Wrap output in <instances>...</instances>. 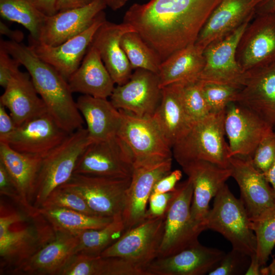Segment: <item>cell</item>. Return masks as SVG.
Wrapping results in <instances>:
<instances>
[{
    "label": "cell",
    "mask_w": 275,
    "mask_h": 275,
    "mask_svg": "<svg viewBox=\"0 0 275 275\" xmlns=\"http://www.w3.org/2000/svg\"><path fill=\"white\" fill-rule=\"evenodd\" d=\"M106 20L103 11L87 30L58 45H48L29 38V46L39 58L54 67L68 81L80 66L95 33Z\"/></svg>",
    "instance_id": "cell-17"
},
{
    "label": "cell",
    "mask_w": 275,
    "mask_h": 275,
    "mask_svg": "<svg viewBox=\"0 0 275 275\" xmlns=\"http://www.w3.org/2000/svg\"><path fill=\"white\" fill-rule=\"evenodd\" d=\"M251 157H230L231 177L236 181L250 218L259 215L275 204L272 188L263 173L254 166Z\"/></svg>",
    "instance_id": "cell-22"
},
{
    "label": "cell",
    "mask_w": 275,
    "mask_h": 275,
    "mask_svg": "<svg viewBox=\"0 0 275 275\" xmlns=\"http://www.w3.org/2000/svg\"><path fill=\"white\" fill-rule=\"evenodd\" d=\"M128 0H105L107 6L114 11L123 7Z\"/></svg>",
    "instance_id": "cell-54"
},
{
    "label": "cell",
    "mask_w": 275,
    "mask_h": 275,
    "mask_svg": "<svg viewBox=\"0 0 275 275\" xmlns=\"http://www.w3.org/2000/svg\"><path fill=\"white\" fill-rule=\"evenodd\" d=\"M109 97L118 110L140 117H152L161 98L158 74L136 69L127 82L115 87Z\"/></svg>",
    "instance_id": "cell-12"
},
{
    "label": "cell",
    "mask_w": 275,
    "mask_h": 275,
    "mask_svg": "<svg viewBox=\"0 0 275 275\" xmlns=\"http://www.w3.org/2000/svg\"><path fill=\"white\" fill-rule=\"evenodd\" d=\"M261 0H221L202 27L195 44L204 50L255 16Z\"/></svg>",
    "instance_id": "cell-23"
},
{
    "label": "cell",
    "mask_w": 275,
    "mask_h": 275,
    "mask_svg": "<svg viewBox=\"0 0 275 275\" xmlns=\"http://www.w3.org/2000/svg\"><path fill=\"white\" fill-rule=\"evenodd\" d=\"M251 21L245 22L230 35L205 47L203 50L205 64L199 79L241 89L245 72L237 62L236 51L241 35Z\"/></svg>",
    "instance_id": "cell-16"
},
{
    "label": "cell",
    "mask_w": 275,
    "mask_h": 275,
    "mask_svg": "<svg viewBox=\"0 0 275 275\" xmlns=\"http://www.w3.org/2000/svg\"><path fill=\"white\" fill-rule=\"evenodd\" d=\"M221 0H150L135 3L125 12L130 25L156 53L161 63L195 43L211 13Z\"/></svg>",
    "instance_id": "cell-1"
},
{
    "label": "cell",
    "mask_w": 275,
    "mask_h": 275,
    "mask_svg": "<svg viewBox=\"0 0 275 275\" xmlns=\"http://www.w3.org/2000/svg\"><path fill=\"white\" fill-rule=\"evenodd\" d=\"M263 174L272 188L275 199V159L268 170Z\"/></svg>",
    "instance_id": "cell-53"
},
{
    "label": "cell",
    "mask_w": 275,
    "mask_h": 275,
    "mask_svg": "<svg viewBox=\"0 0 275 275\" xmlns=\"http://www.w3.org/2000/svg\"><path fill=\"white\" fill-rule=\"evenodd\" d=\"M256 254L251 256V261L248 268L245 273V275H262L261 268Z\"/></svg>",
    "instance_id": "cell-52"
},
{
    "label": "cell",
    "mask_w": 275,
    "mask_h": 275,
    "mask_svg": "<svg viewBox=\"0 0 275 275\" xmlns=\"http://www.w3.org/2000/svg\"><path fill=\"white\" fill-rule=\"evenodd\" d=\"M106 7L105 0H95L87 6L47 16L37 41L58 45L87 30Z\"/></svg>",
    "instance_id": "cell-24"
},
{
    "label": "cell",
    "mask_w": 275,
    "mask_h": 275,
    "mask_svg": "<svg viewBox=\"0 0 275 275\" xmlns=\"http://www.w3.org/2000/svg\"><path fill=\"white\" fill-rule=\"evenodd\" d=\"M4 89L0 103L9 110L16 126L47 113L28 72L20 70Z\"/></svg>",
    "instance_id": "cell-27"
},
{
    "label": "cell",
    "mask_w": 275,
    "mask_h": 275,
    "mask_svg": "<svg viewBox=\"0 0 275 275\" xmlns=\"http://www.w3.org/2000/svg\"><path fill=\"white\" fill-rule=\"evenodd\" d=\"M182 101L191 120L195 122L211 114L202 90L199 78L177 82Z\"/></svg>",
    "instance_id": "cell-38"
},
{
    "label": "cell",
    "mask_w": 275,
    "mask_h": 275,
    "mask_svg": "<svg viewBox=\"0 0 275 275\" xmlns=\"http://www.w3.org/2000/svg\"><path fill=\"white\" fill-rule=\"evenodd\" d=\"M134 31L130 25L123 22L117 24L106 20L98 29L91 43L98 50L117 85L127 82L132 74L133 69L121 45V39L125 33Z\"/></svg>",
    "instance_id": "cell-25"
},
{
    "label": "cell",
    "mask_w": 275,
    "mask_h": 275,
    "mask_svg": "<svg viewBox=\"0 0 275 275\" xmlns=\"http://www.w3.org/2000/svg\"><path fill=\"white\" fill-rule=\"evenodd\" d=\"M117 133L130 150L133 166L158 163L172 158V150L153 117H140L119 110Z\"/></svg>",
    "instance_id": "cell-8"
},
{
    "label": "cell",
    "mask_w": 275,
    "mask_h": 275,
    "mask_svg": "<svg viewBox=\"0 0 275 275\" xmlns=\"http://www.w3.org/2000/svg\"><path fill=\"white\" fill-rule=\"evenodd\" d=\"M76 103L87 124L89 136L94 142L106 140L117 135L122 115L110 100L82 95Z\"/></svg>",
    "instance_id": "cell-30"
},
{
    "label": "cell",
    "mask_w": 275,
    "mask_h": 275,
    "mask_svg": "<svg viewBox=\"0 0 275 275\" xmlns=\"http://www.w3.org/2000/svg\"><path fill=\"white\" fill-rule=\"evenodd\" d=\"M225 252L199 242L171 256L158 257L145 269V275H203L219 263Z\"/></svg>",
    "instance_id": "cell-21"
},
{
    "label": "cell",
    "mask_w": 275,
    "mask_h": 275,
    "mask_svg": "<svg viewBox=\"0 0 275 275\" xmlns=\"http://www.w3.org/2000/svg\"><path fill=\"white\" fill-rule=\"evenodd\" d=\"M95 0H57L56 9L57 12L67 10L82 8Z\"/></svg>",
    "instance_id": "cell-48"
},
{
    "label": "cell",
    "mask_w": 275,
    "mask_h": 275,
    "mask_svg": "<svg viewBox=\"0 0 275 275\" xmlns=\"http://www.w3.org/2000/svg\"><path fill=\"white\" fill-rule=\"evenodd\" d=\"M225 111L211 113L194 122L173 146L172 154L182 167L204 160L229 168V148L225 140Z\"/></svg>",
    "instance_id": "cell-4"
},
{
    "label": "cell",
    "mask_w": 275,
    "mask_h": 275,
    "mask_svg": "<svg viewBox=\"0 0 275 275\" xmlns=\"http://www.w3.org/2000/svg\"><path fill=\"white\" fill-rule=\"evenodd\" d=\"M181 167L193 185L191 218L204 231L202 224L210 209V202L231 177V170L204 160L190 162Z\"/></svg>",
    "instance_id": "cell-18"
},
{
    "label": "cell",
    "mask_w": 275,
    "mask_h": 275,
    "mask_svg": "<svg viewBox=\"0 0 275 275\" xmlns=\"http://www.w3.org/2000/svg\"><path fill=\"white\" fill-rule=\"evenodd\" d=\"M28 214L15 212L0 217L1 266L10 272L28 260L56 236V231L38 211L31 216L25 228L17 230L11 226L27 220Z\"/></svg>",
    "instance_id": "cell-3"
},
{
    "label": "cell",
    "mask_w": 275,
    "mask_h": 275,
    "mask_svg": "<svg viewBox=\"0 0 275 275\" xmlns=\"http://www.w3.org/2000/svg\"><path fill=\"white\" fill-rule=\"evenodd\" d=\"M275 159V130L269 133L260 143L252 157L254 166L265 173Z\"/></svg>",
    "instance_id": "cell-42"
},
{
    "label": "cell",
    "mask_w": 275,
    "mask_h": 275,
    "mask_svg": "<svg viewBox=\"0 0 275 275\" xmlns=\"http://www.w3.org/2000/svg\"><path fill=\"white\" fill-rule=\"evenodd\" d=\"M68 82L73 93L101 98L111 96L115 84L98 50L92 45Z\"/></svg>",
    "instance_id": "cell-28"
},
{
    "label": "cell",
    "mask_w": 275,
    "mask_h": 275,
    "mask_svg": "<svg viewBox=\"0 0 275 275\" xmlns=\"http://www.w3.org/2000/svg\"><path fill=\"white\" fill-rule=\"evenodd\" d=\"M251 261V257L232 249L226 253L218 264L209 275H239L245 274Z\"/></svg>",
    "instance_id": "cell-41"
},
{
    "label": "cell",
    "mask_w": 275,
    "mask_h": 275,
    "mask_svg": "<svg viewBox=\"0 0 275 275\" xmlns=\"http://www.w3.org/2000/svg\"><path fill=\"white\" fill-rule=\"evenodd\" d=\"M236 59L244 72L275 61V13L255 15L238 41Z\"/></svg>",
    "instance_id": "cell-13"
},
{
    "label": "cell",
    "mask_w": 275,
    "mask_h": 275,
    "mask_svg": "<svg viewBox=\"0 0 275 275\" xmlns=\"http://www.w3.org/2000/svg\"><path fill=\"white\" fill-rule=\"evenodd\" d=\"M37 210L49 222L55 231H65L75 235L86 230L102 228L114 218L88 215L64 208L40 207Z\"/></svg>",
    "instance_id": "cell-33"
},
{
    "label": "cell",
    "mask_w": 275,
    "mask_h": 275,
    "mask_svg": "<svg viewBox=\"0 0 275 275\" xmlns=\"http://www.w3.org/2000/svg\"><path fill=\"white\" fill-rule=\"evenodd\" d=\"M40 207L68 209L88 215H98L89 207L80 195L62 185L54 189Z\"/></svg>",
    "instance_id": "cell-39"
},
{
    "label": "cell",
    "mask_w": 275,
    "mask_h": 275,
    "mask_svg": "<svg viewBox=\"0 0 275 275\" xmlns=\"http://www.w3.org/2000/svg\"><path fill=\"white\" fill-rule=\"evenodd\" d=\"M125 232L122 216L114 217L106 226L82 231L76 234L78 239L76 253L99 256Z\"/></svg>",
    "instance_id": "cell-35"
},
{
    "label": "cell",
    "mask_w": 275,
    "mask_h": 275,
    "mask_svg": "<svg viewBox=\"0 0 275 275\" xmlns=\"http://www.w3.org/2000/svg\"><path fill=\"white\" fill-rule=\"evenodd\" d=\"M133 163L130 150L116 135L90 144L78 160L73 174L129 178L131 177Z\"/></svg>",
    "instance_id": "cell-11"
},
{
    "label": "cell",
    "mask_w": 275,
    "mask_h": 275,
    "mask_svg": "<svg viewBox=\"0 0 275 275\" xmlns=\"http://www.w3.org/2000/svg\"><path fill=\"white\" fill-rule=\"evenodd\" d=\"M153 117L172 148L194 123L184 107L178 82L161 88L160 102Z\"/></svg>",
    "instance_id": "cell-31"
},
{
    "label": "cell",
    "mask_w": 275,
    "mask_h": 275,
    "mask_svg": "<svg viewBox=\"0 0 275 275\" xmlns=\"http://www.w3.org/2000/svg\"><path fill=\"white\" fill-rule=\"evenodd\" d=\"M202 90L211 113L225 111L231 102H236L240 91L234 86L202 80Z\"/></svg>",
    "instance_id": "cell-40"
},
{
    "label": "cell",
    "mask_w": 275,
    "mask_h": 275,
    "mask_svg": "<svg viewBox=\"0 0 275 275\" xmlns=\"http://www.w3.org/2000/svg\"><path fill=\"white\" fill-rule=\"evenodd\" d=\"M46 113L16 126L0 141L25 155L43 158L59 146L69 135Z\"/></svg>",
    "instance_id": "cell-14"
},
{
    "label": "cell",
    "mask_w": 275,
    "mask_h": 275,
    "mask_svg": "<svg viewBox=\"0 0 275 275\" xmlns=\"http://www.w3.org/2000/svg\"><path fill=\"white\" fill-rule=\"evenodd\" d=\"M165 216L146 219L125 231L100 256L123 259L145 272L146 268L158 257Z\"/></svg>",
    "instance_id": "cell-9"
},
{
    "label": "cell",
    "mask_w": 275,
    "mask_h": 275,
    "mask_svg": "<svg viewBox=\"0 0 275 275\" xmlns=\"http://www.w3.org/2000/svg\"><path fill=\"white\" fill-rule=\"evenodd\" d=\"M222 234L232 249L250 257L256 254L257 241L251 219L240 199L236 198L225 184L214 198L213 206L202 224Z\"/></svg>",
    "instance_id": "cell-5"
},
{
    "label": "cell",
    "mask_w": 275,
    "mask_h": 275,
    "mask_svg": "<svg viewBox=\"0 0 275 275\" xmlns=\"http://www.w3.org/2000/svg\"><path fill=\"white\" fill-rule=\"evenodd\" d=\"M0 193L17 203L24 210L23 203L16 185L4 165L0 161Z\"/></svg>",
    "instance_id": "cell-45"
},
{
    "label": "cell",
    "mask_w": 275,
    "mask_h": 275,
    "mask_svg": "<svg viewBox=\"0 0 275 275\" xmlns=\"http://www.w3.org/2000/svg\"><path fill=\"white\" fill-rule=\"evenodd\" d=\"M172 158L133 166L123 213L125 231L146 219L147 205L157 181L171 171Z\"/></svg>",
    "instance_id": "cell-19"
},
{
    "label": "cell",
    "mask_w": 275,
    "mask_h": 275,
    "mask_svg": "<svg viewBox=\"0 0 275 275\" xmlns=\"http://www.w3.org/2000/svg\"><path fill=\"white\" fill-rule=\"evenodd\" d=\"M273 129L254 112L237 102L226 108L225 130L230 157L252 158L261 141Z\"/></svg>",
    "instance_id": "cell-15"
},
{
    "label": "cell",
    "mask_w": 275,
    "mask_h": 275,
    "mask_svg": "<svg viewBox=\"0 0 275 275\" xmlns=\"http://www.w3.org/2000/svg\"><path fill=\"white\" fill-rule=\"evenodd\" d=\"M6 109L0 103V141L7 137L16 127L12 118L10 114H8Z\"/></svg>",
    "instance_id": "cell-47"
},
{
    "label": "cell",
    "mask_w": 275,
    "mask_h": 275,
    "mask_svg": "<svg viewBox=\"0 0 275 275\" xmlns=\"http://www.w3.org/2000/svg\"><path fill=\"white\" fill-rule=\"evenodd\" d=\"M93 142L87 128L82 127L42 158L34 188L35 208H39L54 189L70 179L79 157Z\"/></svg>",
    "instance_id": "cell-6"
},
{
    "label": "cell",
    "mask_w": 275,
    "mask_h": 275,
    "mask_svg": "<svg viewBox=\"0 0 275 275\" xmlns=\"http://www.w3.org/2000/svg\"><path fill=\"white\" fill-rule=\"evenodd\" d=\"M54 238L10 273L26 275H59L76 253L78 239L69 232L56 231Z\"/></svg>",
    "instance_id": "cell-26"
},
{
    "label": "cell",
    "mask_w": 275,
    "mask_h": 275,
    "mask_svg": "<svg viewBox=\"0 0 275 275\" xmlns=\"http://www.w3.org/2000/svg\"><path fill=\"white\" fill-rule=\"evenodd\" d=\"M121 45L132 69H143L158 74L160 59L135 31L125 33L121 38Z\"/></svg>",
    "instance_id": "cell-36"
},
{
    "label": "cell",
    "mask_w": 275,
    "mask_h": 275,
    "mask_svg": "<svg viewBox=\"0 0 275 275\" xmlns=\"http://www.w3.org/2000/svg\"><path fill=\"white\" fill-rule=\"evenodd\" d=\"M251 225L256 238V256L263 267L275 246V204L251 218Z\"/></svg>",
    "instance_id": "cell-37"
},
{
    "label": "cell",
    "mask_w": 275,
    "mask_h": 275,
    "mask_svg": "<svg viewBox=\"0 0 275 275\" xmlns=\"http://www.w3.org/2000/svg\"><path fill=\"white\" fill-rule=\"evenodd\" d=\"M182 176V172L179 170L171 171L157 181L152 192L167 193L174 191Z\"/></svg>",
    "instance_id": "cell-46"
},
{
    "label": "cell",
    "mask_w": 275,
    "mask_h": 275,
    "mask_svg": "<svg viewBox=\"0 0 275 275\" xmlns=\"http://www.w3.org/2000/svg\"><path fill=\"white\" fill-rule=\"evenodd\" d=\"M36 7L47 16L57 13L56 5L57 0H31Z\"/></svg>",
    "instance_id": "cell-49"
},
{
    "label": "cell",
    "mask_w": 275,
    "mask_h": 275,
    "mask_svg": "<svg viewBox=\"0 0 275 275\" xmlns=\"http://www.w3.org/2000/svg\"><path fill=\"white\" fill-rule=\"evenodd\" d=\"M0 47L27 70L47 113L59 126L69 133L83 127L84 120L68 81L54 67L22 43L1 39Z\"/></svg>",
    "instance_id": "cell-2"
},
{
    "label": "cell",
    "mask_w": 275,
    "mask_h": 275,
    "mask_svg": "<svg viewBox=\"0 0 275 275\" xmlns=\"http://www.w3.org/2000/svg\"><path fill=\"white\" fill-rule=\"evenodd\" d=\"M20 63L0 47V85L5 88L10 79L20 71Z\"/></svg>",
    "instance_id": "cell-43"
},
{
    "label": "cell",
    "mask_w": 275,
    "mask_h": 275,
    "mask_svg": "<svg viewBox=\"0 0 275 275\" xmlns=\"http://www.w3.org/2000/svg\"><path fill=\"white\" fill-rule=\"evenodd\" d=\"M262 275H275V257L268 265L261 268Z\"/></svg>",
    "instance_id": "cell-55"
},
{
    "label": "cell",
    "mask_w": 275,
    "mask_h": 275,
    "mask_svg": "<svg viewBox=\"0 0 275 275\" xmlns=\"http://www.w3.org/2000/svg\"><path fill=\"white\" fill-rule=\"evenodd\" d=\"M268 13H275V0H261L256 8L255 15Z\"/></svg>",
    "instance_id": "cell-51"
},
{
    "label": "cell",
    "mask_w": 275,
    "mask_h": 275,
    "mask_svg": "<svg viewBox=\"0 0 275 275\" xmlns=\"http://www.w3.org/2000/svg\"><path fill=\"white\" fill-rule=\"evenodd\" d=\"M205 64L203 50L195 44L175 52L160 65L161 88L169 85L199 78Z\"/></svg>",
    "instance_id": "cell-32"
},
{
    "label": "cell",
    "mask_w": 275,
    "mask_h": 275,
    "mask_svg": "<svg viewBox=\"0 0 275 275\" xmlns=\"http://www.w3.org/2000/svg\"><path fill=\"white\" fill-rule=\"evenodd\" d=\"M130 180L73 174L62 185L80 195L97 215L114 217L123 215Z\"/></svg>",
    "instance_id": "cell-10"
},
{
    "label": "cell",
    "mask_w": 275,
    "mask_h": 275,
    "mask_svg": "<svg viewBox=\"0 0 275 275\" xmlns=\"http://www.w3.org/2000/svg\"><path fill=\"white\" fill-rule=\"evenodd\" d=\"M236 102L275 130V61L245 72Z\"/></svg>",
    "instance_id": "cell-20"
},
{
    "label": "cell",
    "mask_w": 275,
    "mask_h": 275,
    "mask_svg": "<svg viewBox=\"0 0 275 275\" xmlns=\"http://www.w3.org/2000/svg\"><path fill=\"white\" fill-rule=\"evenodd\" d=\"M42 158L29 156L0 142V161L4 165L17 188L24 211L33 215L37 209L33 205L35 182Z\"/></svg>",
    "instance_id": "cell-29"
},
{
    "label": "cell",
    "mask_w": 275,
    "mask_h": 275,
    "mask_svg": "<svg viewBox=\"0 0 275 275\" xmlns=\"http://www.w3.org/2000/svg\"><path fill=\"white\" fill-rule=\"evenodd\" d=\"M0 14L6 20L21 24L29 32V38L36 41L47 16L31 0H0Z\"/></svg>",
    "instance_id": "cell-34"
},
{
    "label": "cell",
    "mask_w": 275,
    "mask_h": 275,
    "mask_svg": "<svg viewBox=\"0 0 275 275\" xmlns=\"http://www.w3.org/2000/svg\"><path fill=\"white\" fill-rule=\"evenodd\" d=\"M173 191L167 193H152L149 199V208L146 213V219L164 216L173 196Z\"/></svg>",
    "instance_id": "cell-44"
},
{
    "label": "cell",
    "mask_w": 275,
    "mask_h": 275,
    "mask_svg": "<svg viewBox=\"0 0 275 275\" xmlns=\"http://www.w3.org/2000/svg\"><path fill=\"white\" fill-rule=\"evenodd\" d=\"M193 196V185L189 178L178 184L173 191L157 258L171 256L199 242L198 237L203 231L191 218Z\"/></svg>",
    "instance_id": "cell-7"
},
{
    "label": "cell",
    "mask_w": 275,
    "mask_h": 275,
    "mask_svg": "<svg viewBox=\"0 0 275 275\" xmlns=\"http://www.w3.org/2000/svg\"><path fill=\"white\" fill-rule=\"evenodd\" d=\"M0 33L2 35L7 37L9 40L17 43H21L24 39V34L22 32L10 29L2 21H0Z\"/></svg>",
    "instance_id": "cell-50"
}]
</instances>
